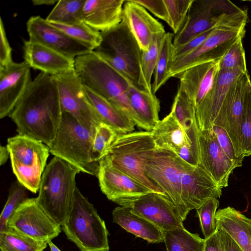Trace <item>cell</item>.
Segmentation results:
<instances>
[{"instance_id":"6da1fadb","label":"cell","mask_w":251,"mask_h":251,"mask_svg":"<svg viewBox=\"0 0 251 251\" xmlns=\"http://www.w3.org/2000/svg\"><path fill=\"white\" fill-rule=\"evenodd\" d=\"M146 174L165 193L182 221L191 210L222 195V188L201 165H191L170 151L156 148Z\"/></svg>"},{"instance_id":"7a4b0ae2","label":"cell","mask_w":251,"mask_h":251,"mask_svg":"<svg viewBox=\"0 0 251 251\" xmlns=\"http://www.w3.org/2000/svg\"><path fill=\"white\" fill-rule=\"evenodd\" d=\"M62 113L56 82L50 75L40 72L9 117L16 125L18 134L49 146L59 129Z\"/></svg>"},{"instance_id":"3957f363","label":"cell","mask_w":251,"mask_h":251,"mask_svg":"<svg viewBox=\"0 0 251 251\" xmlns=\"http://www.w3.org/2000/svg\"><path fill=\"white\" fill-rule=\"evenodd\" d=\"M75 70L83 85L100 95L142 128L128 97L130 82L93 51L75 59Z\"/></svg>"},{"instance_id":"277c9868","label":"cell","mask_w":251,"mask_h":251,"mask_svg":"<svg viewBox=\"0 0 251 251\" xmlns=\"http://www.w3.org/2000/svg\"><path fill=\"white\" fill-rule=\"evenodd\" d=\"M80 171L65 160L54 156L43 174L36 198L41 207L61 226L71 211Z\"/></svg>"},{"instance_id":"5b68a950","label":"cell","mask_w":251,"mask_h":251,"mask_svg":"<svg viewBox=\"0 0 251 251\" xmlns=\"http://www.w3.org/2000/svg\"><path fill=\"white\" fill-rule=\"evenodd\" d=\"M247 21V10L229 0H194L184 25L174 36L173 47L216 27H245Z\"/></svg>"},{"instance_id":"8992f818","label":"cell","mask_w":251,"mask_h":251,"mask_svg":"<svg viewBox=\"0 0 251 251\" xmlns=\"http://www.w3.org/2000/svg\"><path fill=\"white\" fill-rule=\"evenodd\" d=\"M155 149L151 131L119 134L103 159L151 192L166 197L146 174L149 157Z\"/></svg>"},{"instance_id":"52a82bcc","label":"cell","mask_w":251,"mask_h":251,"mask_svg":"<svg viewBox=\"0 0 251 251\" xmlns=\"http://www.w3.org/2000/svg\"><path fill=\"white\" fill-rule=\"evenodd\" d=\"M101 41L93 51L124 75L136 88L146 91L141 83L142 51L122 19L113 28L100 32Z\"/></svg>"},{"instance_id":"ba28073f","label":"cell","mask_w":251,"mask_h":251,"mask_svg":"<svg viewBox=\"0 0 251 251\" xmlns=\"http://www.w3.org/2000/svg\"><path fill=\"white\" fill-rule=\"evenodd\" d=\"M67 239L80 251H109L108 231L97 209L76 187L73 207L61 226Z\"/></svg>"},{"instance_id":"9c48e42d","label":"cell","mask_w":251,"mask_h":251,"mask_svg":"<svg viewBox=\"0 0 251 251\" xmlns=\"http://www.w3.org/2000/svg\"><path fill=\"white\" fill-rule=\"evenodd\" d=\"M70 114L63 111L56 136L48 146L50 152L78 168L81 172L97 176L99 163L91 160L95 133Z\"/></svg>"},{"instance_id":"30bf717a","label":"cell","mask_w":251,"mask_h":251,"mask_svg":"<svg viewBox=\"0 0 251 251\" xmlns=\"http://www.w3.org/2000/svg\"><path fill=\"white\" fill-rule=\"evenodd\" d=\"M6 146L17 180L27 190L37 193L50 153L49 147L40 141L19 134L8 138Z\"/></svg>"},{"instance_id":"8fae6325","label":"cell","mask_w":251,"mask_h":251,"mask_svg":"<svg viewBox=\"0 0 251 251\" xmlns=\"http://www.w3.org/2000/svg\"><path fill=\"white\" fill-rule=\"evenodd\" d=\"M151 132L156 149L170 151L191 165H200L197 125L186 129L170 112Z\"/></svg>"},{"instance_id":"7c38bea8","label":"cell","mask_w":251,"mask_h":251,"mask_svg":"<svg viewBox=\"0 0 251 251\" xmlns=\"http://www.w3.org/2000/svg\"><path fill=\"white\" fill-rule=\"evenodd\" d=\"M52 76L57 85L63 111L70 114L90 129H94L97 125L102 122L75 69Z\"/></svg>"},{"instance_id":"4fadbf2b","label":"cell","mask_w":251,"mask_h":251,"mask_svg":"<svg viewBox=\"0 0 251 251\" xmlns=\"http://www.w3.org/2000/svg\"><path fill=\"white\" fill-rule=\"evenodd\" d=\"M251 81L248 72L242 73L229 88L213 125L224 128L239 157L244 158L240 145V132L247 95Z\"/></svg>"},{"instance_id":"5bb4252c","label":"cell","mask_w":251,"mask_h":251,"mask_svg":"<svg viewBox=\"0 0 251 251\" xmlns=\"http://www.w3.org/2000/svg\"><path fill=\"white\" fill-rule=\"evenodd\" d=\"M8 226L33 239L47 242L58 236L62 229L41 207L36 198H27L22 202Z\"/></svg>"},{"instance_id":"9a60e30c","label":"cell","mask_w":251,"mask_h":251,"mask_svg":"<svg viewBox=\"0 0 251 251\" xmlns=\"http://www.w3.org/2000/svg\"><path fill=\"white\" fill-rule=\"evenodd\" d=\"M134 213L149 220L163 231L184 227L183 221L172 203L165 196L151 192L119 202Z\"/></svg>"},{"instance_id":"2e32d148","label":"cell","mask_w":251,"mask_h":251,"mask_svg":"<svg viewBox=\"0 0 251 251\" xmlns=\"http://www.w3.org/2000/svg\"><path fill=\"white\" fill-rule=\"evenodd\" d=\"M29 39L45 45L69 58L92 51L69 37L40 16L31 17L26 23Z\"/></svg>"},{"instance_id":"e0dca14e","label":"cell","mask_w":251,"mask_h":251,"mask_svg":"<svg viewBox=\"0 0 251 251\" xmlns=\"http://www.w3.org/2000/svg\"><path fill=\"white\" fill-rule=\"evenodd\" d=\"M222 58L199 62L176 77L179 79V88L187 96L195 110L213 86Z\"/></svg>"},{"instance_id":"ac0fdd59","label":"cell","mask_w":251,"mask_h":251,"mask_svg":"<svg viewBox=\"0 0 251 251\" xmlns=\"http://www.w3.org/2000/svg\"><path fill=\"white\" fill-rule=\"evenodd\" d=\"M200 165L221 187L228 186L233 170L238 168L225 154L211 130L199 129Z\"/></svg>"},{"instance_id":"d6986e66","label":"cell","mask_w":251,"mask_h":251,"mask_svg":"<svg viewBox=\"0 0 251 251\" xmlns=\"http://www.w3.org/2000/svg\"><path fill=\"white\" fill-rule=\"evenodd\" d=\"M30 66L25 60L13 62L0 70V118L9 116L32 79Z\"/></svg>"},{"instance_id":"ffe728a7","label":"cell","mask_w":251,"mask_h":251,"mask_svg":"<svg viewBox=\"0 0 251 251\" xmlns=\"http://www.w3.org/2000/svg\"><path fill=\"white\" fill-rule=\"evenodd\" d=\"M97 177L101 192L116 203L152 192L104 159L99 162Z\"/></svg>"},{"instance_id":"44dd1931","label":"cell","mask_w":251,"mask_h":251,"mask_svg":"<svg viewBox=\"0 0 251 251\" xmlns=\"http://www.w3.org/2000/svg\"><path fill=\"white\" fill-rule=\"evenodd\" d=\"M123 19L142 51L149 49L154 37L166 33L164 26L134 0H125Z\"/></svg>"},{"instance_id":"7402d4cb","label":"cell","mask_w":251,"mask_h":251,"mask_svg":"<svg viewBox=\"0 0 251 251\" xmlns=\"http://www.w3.org/2000/svg\"><path fill=\"white\" fill-rule=\"evenodd\" d=\"M243 73L245 72L219 71L212 89L195 110L200 130L211 129L229 88Z\"/></svg>"},{"instance_id":"603a6c76","label":"cell","mask_w":251,"mask_h":251,"mask_svg":"<svg viewBox=\"0 0 251 251\" xmlns=\"http://www.w3.org/2000/svg\"><path fill=\"white\" fill-rule=\"evenodd\" d=\"M243 34H245V27H218L214 28L205 40L193 52L172 60L169 72L170 78L176 77L191 66L205 60L211 51Z\"/></svg>"},{"instance_id":"cb8c5ba5","label":"cell","mask_w":251,"mask_h":251,"mask_svg":"<svg viewBox=\"0 0 251 251\" xmlns=\"http://www.w3.org/2000/svg\"><path fill=\"white\" fill-rule=\"evenodd\" d=\"M25 61L31 68L51 76L75 69V59L30 39L24 43Z\"/></svg>"},{"instance_id":"d4e9b609","label":"cell","mask_w":251,"mask_h":251,"mask_svg":"<svg viewBox=\"0 0 251 251\" xmlns=\"http://www.w3.org/2000/svg\"><path fill=\"white\" fill-rule=\"evenodd\" d=\"M124 0H85L83 21L102 32L115 27L122 21Z\"/></svg>"},{"instance_id":"484cf974","label":"cell","mask_w":251,"mask_h":251,"mask_svg":"<svg viewBox=\"0 0 251 251\" xmlns=\"http://www.w3.org/2000/svg\"><path fill=\"white\" fill-rule=\"evenodd\" d=\"M217 228L225 231L242 251H251V219L230 206L216 215Z\"/></svg>"},{"instance_id":"4316f807","label":"cell","mask_w":251,"mask_h":251,"mask_svg":"<svg viewBox=\"0 0 251 251\" xmlns=\"http://www.w3.org/2000/svg\"><path fill=\"white\" fill-rule=\"evenodd\" d=\"M113 222L126 231L149 243L164 242L163 231L127 207L120 206L112 211Z\"/></svg>"},{"instance_id":"83f0119b","label":"cell","mask_w":251,"mask_h":251,"mask_svg":"<svg viewBox=\"0 0 251 251\" xmlns=\"http://www.w3.org/2000/svg\"><path fill=\"white\" fill-rule=\"evenodd\" d=\"M130 105L139 119L142 128L151 131L160 121V102L153 93L140 90L131 84L127 92Z\"/></svg>"},{"instance_id":"f1b7e54d","label":"cell","mask_w":251,"mask_h":251,"mask_svg":"<svg viewBox=\"0 0 251 251\" xmlns=\"http://www.w3.org/2000/svg\"><path fill=\"white\" fill-rule=\"evenodd\" d=\"M84 88L88 99L103 123L111 126L119 134L127 133L134 130L135 125L125 114L100 95L85 86Z\"/></svg>"},{"instance_id":"f546056e","label":"cell","mask_w":251,"mask_h":251,"mask_svg":"<svg viewBox=\"0 0 251 251\" xmlns=\"http://www.w3.org/2000/svg\"><path fill=\"white\" fill-rule=\"evenodd\" d=\"M167 251H203L205 239L184 227L163 231Z\"/></svg>"},{"instance_id":"4dcf8cb0","label":"cell","mask_w":251,"mask_h":251,"mask_svg":"<svg viewBox=\"0 0 251 251\" xmlns=\"http://www.w3.org/2000/svg\"><path fill=\"white\" fill-rule=\"evenodd\" d=\"M85 0H58L45 19L50 23L74 25L83 23Z\"/></svg>"},{"instance_id":"1f68e13d","label":"cell","mask_w":251,"mask_h":251,"mask_svg":"<svg viewBox=\"0 0 251 251\" xmlns=\"http://www.w3.org/2000/svg\"><path fill=\"white\" fill-rule=\"evenodd\" d=\"M48 242L25 236L8 227L0 232V251H44Z\"/></svg>"},{"instance_id":"d6a6232c","label":"cell","mask_w":251,"mask_h":251,"mask_svg":"<svg viewBox=\"0 0 251 251\" xmlns=\"http://www.w3.org/2000/svg\"><path fill=\"white\" fill-rule=\"evenodd\" d=\"M174 34L166 32L153 73L152 92L154 94L170 78L169 68L172 59Z\"/></svg>"},{"instance_id":"836d02e7","label":"cell","mask_w":251,"mask_h":251,"mask_svg":"<svg viewBox=\"0 0 251 251\" xmlns=\"http://www.w3.org/2000/svg\"><path fill=\"white\" fill-rule=\"evenodd\" d=\"M165 33L154 37L149 48L142 51L141 59V83L144 89L152 92L151 78L158 58Z\"/></svg>"},{"instance_id":"e575fe53","label":"cell","mask_w":251,"mask_h":251,"mask_svg":"<svg viewBox=\"0 0 251 251\" xmlns=\"http://www.w3.org/2000/svg\"><path fill=\"white\" fill-rule=\"evenodd\" d=\"M50 24L92 51L96 49L101 43L100 32L93 29L84 22L74 25Z\"/></svg>"},{"instance_id":"d590c367","label":"cell","mask_w":251,"mask_h":251,"mask_svg":"<svg viewBox=\"0 0 251 251\" xmlns=\"http://www.w3.org/2000/svg\"><path fill=\"white\" fill-rule=\"evenodd\" d=\"M119 133L111 126L101 122L95 127L91 152V160L99 163L107 154Z\"/></svg>"},{"instance_id":"8d00e7d4","label":"cell","mask_w":251,"mask_h":251,"mask_svg":"<svg viewBox=\"0 0 251 251\" xmlns=\"http://www.w3.org/2000/svg\"><path fill=\"white\" fill-rule=\"evenodd\" d=\"M170 112L186 129L197 125L194 107L186 94L179 87Z\"/></svg>"},{"instance_id":"74e56055","label":"cell","mask_w":251,"mask_h":251,"mask_svg":"<svg viewBox=\"0 0 251 251\" xmlns=\"http://www.w3.org/2000/svg\"><path fill=\"white\" fill-rule=\"evenodd\" d=\"M7 200L0 216V232L8 228V222L20 205L27 198V189L18 180L12 183Z\"/></svg>"},{"instance_id":"f35d334b","label":"cell","mask_w":251,"mask_h":251,"mask_svg":"<svg viewBox=\"0 0 251 251\" xmlns=\"http://www.w3.org/2000/svg\"><path fill=\"white\" fill-rule=\"evenodd\" d=\"M245 35L238 36L222 58L220 70L223 71H240L248 72L245 53L242 43Z\"/></svg>"},{"instance_id":"ab89813d","label":"cell","mask_w":251,"mask_h":251,"mask_svg":"<svg viewBox=\"0 0 251 251\" xmlns=\"http://www.w3.org/2000/svg\"><path fill=\"white\" fill-rule=\"evenodd\" d=\"M194 0H164L167 8L168 25L174 35L184 25Z\"/></svg>"},{"instance_id":"60d3db41","label":"cell","mask_w":251,"mask_h":251,"mask_svg":"<svg viewBox=\"0 0 251 251\" xmlns=\"http://www.w3.org/2000/svg\"><path fill=\"white\" fill-rule=\"evenodd\" d=\"M219 205L217 198H210L196 209L204 239L214 234L217 230L216 215Z\"/></svg>"},{"instance_id":"b9f144b4","label":"cell","mask_w":251,"mask_h":251,"mask_svg":"<svg viewBox=\"0 0 251 251\" xmlns=\"http://www.w3.org/2000/svg\"><path fill=\"white\" fill-rule=\"evenodd\" d=\"M240 145L244 157L251 155V84L248 91L241 122Z\"/></svg>"},{"instance_id":"7bdbcfd3","label":"cell","mask_w":251,"mask_h":251,"mask_svg":"<svg viewBox=\"0 0 251 251\" xmlns=\"http://www.w3.org/2000/svg\"><path fill=\"white\" fill-rule=\"evenodd\" d=\"M211 129L215 134L220 146L226 156L237 167H241L244 158L237 156L234 146L226 131L216 125H213Z\"/></svg>"},{"instance_id":"ee69618b","label":"cell","mask_w":251,"mask_h":251,"mask_svg":"<svg viewBox=\"0 0 251 251\" xmlns=\"http://www.w3.org/2000/svg\"><path fill=\"white\" fill-rule=\"evenodd\" d=\"M213 29L194 37L182 45L176 47H173L172 60L181 58L193 52L205 40Z\"/></svg>"},{"instance_id":"f6af8a7d","label":"cell","mask_w":251,"mask_h":251,"mask_svg":"<svg viewBox=\"0 0 251 251\" xmlns=\"http://www.w3.org/2000/svg\"><path fill=\"white\" fill-rule=\"evenodd\" d=\"M13 62L12 49L7 39L1 18L0 20V70Z\"/></svg>"},{"instance_id":"bcb514c9","label":"cell","mask_w":251,"mask_h":251,"mask_svg":"<svg viewBox=\"0 0 251 251\" xmlns=\"http://www.w3.org/2000/svg\"><path fill=\"white\" fill-rule=\"evenodd\" d=\"M157 18L168 24L169 17L164 0H134Z\"/></svg>"},{"instance_id":"7dc6e473","label":"cell","mask_w":251,"mask_h":251,"mask_svg":"<svg viewBox=\"0 0 251 251\" xmlns=\"http://www.w3.org/2000/svg\"><path fill=\"white\" fill-rule=\"evenodd\" d=\"M203 251H225L217 229L211 236L205 239Z\"/></svg>"},{"instance_id":"c3c4849f","label":"cell","mask_w":251,"mask_h":251,"mask_svg":"<svg viewBox=\"0 0 251 251\" xmlns=\"http://www.w3.org/2000/svg\"><path fill=\"white\" fill-rule=\"evenodd\" d=\"M218 230L225 251H242L230 237L223 230L217 228Z\"/></svg>"},{"instance_id":"681fc988","label":"cell","mask_w":251,"mask_h":251,"mask_svg":"<svg viewBox=\"0 0 251 251\" xmlns=\"http://www.w3.org/2000/svg\"><path fill=\"white\" fill-rule=\"evenodd\" d=\"M9 156H10L9 152L6 145L5 146L1 145L0 147V165H2L5 164Z\"/></svg>"},{"instance_id":"f907efd6","label":"cell","mask_w":251,"mask_h":251,"mask_svg":"<svg viewBox=\"0 0 251 251\" xmlns=\"http://www.w3.org/2000/svg\"><path fill=\"white\" fill-rule=\"evenodd\" d=\"M58 0H32L34 5H50L56 4Z\"/></svg>"},{"instance_id":"816d5d0a","label":"cell","mask_w":251,"mask_h":251,"mask_svg":"<svg viewBox=\"0 0 251 251\" xmlns=\"http://www.w3.org/2000/svg\"><path fill=\"white\" fill-rule=\"evenodd\" d=\"M48 245H49L50 251H61L52 242L51 240L48 241Z\"/></svg>"}]
</instances>
